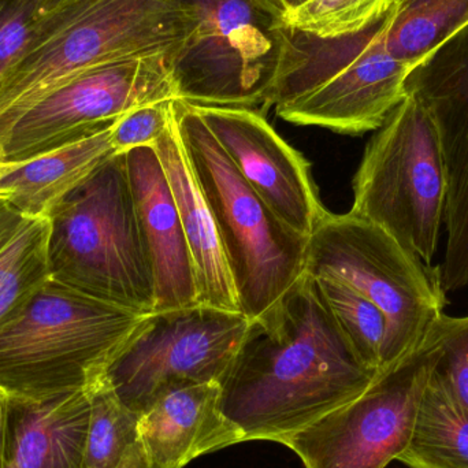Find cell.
Instances as JSON below:
<instances>
[{
    "label": "cell",
    "mask_w": 468,
    "mask_h": 468,
    "mask_svg": "<svg viewBox=\"0 0 468 468\" xmlns=\"http://www.w3.org/2000/svg\"><path fill=\"white\" fill-rule=\"evenodd\" d=\"M377 373L355 354L304 272L278 307L250 322L219 382V407L241 441L285 444L362 395Z\"/></svg>",
    "instance_id": "6da1fadb"
},
{
    "label": "cell",
    "mask_w": 468,
    "mask_h": 468,
    "mask_svg": "<svg viewBox=\"0 0 468 468\" xmlns=\"http://www.w3.org/2000/svg\"><path fill=\"white\" fill-rule=\"evenodd\" d=\"M195 27L194 0H68L35 22L27 49L0 79V137L87 71L133 58L175 57Z\"/></svg>",
    "instance_id": "7a4b0ae2"
},
{
    "label": "cell",
    "mask_w": 468,
    "mask_h": 468,
    "mask_svg": "<svg viewBox=\"0 0 468 468\" xmlns=\"http://www.w3.org/2000/svg\"><path fill=\"white\" fill-rule=\"evenodd\" d=\"M398 3L352 35L319 37L285 27L282 63L270 99L278 117L352 136L381 128L406 98L412 69L387 48Z\"/></svg>",
    "instance_id": "3957f363"
},
{
    "label": "cell",
    "mask_w": 468,
    "mask_h": 468,
    "mask_svg": "<svg viewBox=\"0 0 468 468\" xmlns=\"http://www.w3.org/2000/svg\"><path fill=\"white\" fill-rule=\"evenodd\" d=\"M145 315L49 280L0 327V390L46 400L87 389Z\"/></svg>",
    "instance_id": "277c9868"
},
{
    "label": "cell",
    "mask_w": 468,
    "mask_h": 468,
    "mask_svg": "<svg viewBox=\"0 0 468 468\" xmlns=\"http://www.w3.org/2000/svg\"><path fill=\"white\" fill-rule=\"evenodd\" d=\"M46 218L52 280L140 315L153 313V271L123 154L96 167Z\"/></svg>",
    "instance_id": "5b68a950"
},
{
    "label": "cell",
    "mask_w": 468,
    "mask_h": 468,
    "mask_svg": "<svg viewBox=\"0 0 468 468\" xmlns=\"http://www.w3.org/2000/svg\"><path fill=\"white\" fill-rule=\"evenodd\" d=\"M173 122L210 207L241 313L252 322L281 304L307 266V237L289 229L252 191L192 104L175 99Z\"/></svg>",
    "instance_id": "8992f818"
},
{
    "label": "cell",
    "mask_w": 468,
    "mask_h": 468,
    "mask_svg": "<svg viewBox=\"0 0 468 468\" xmlns=\"http://www.w3.org/2000/svg\"><path fill=\"white\" fill-rule=\"evenodd\" d=\"M305 272L341 281L382 311L388 321L384 368L420 348L447 305L440 267L428 266L351 211H327L316 225Z\"/></svg>",
    "instance_id": "52a82bcc"
},
{
    "label": "cell",
    "mask_w": 468,
    "mask_h": 468,
    "mask_svg": "<svg viewBox=\"0 0 468 468\" xmlns=\"http://www.w3.org/2000/svg\"><path fill=\"white\" fill-rule=\"evenodd\" d=\"M445 210L447 177L436 128L406 95L366 147L354 177L351 213L431 266Z\"/></svg>",
    "instance_id": "ba28073f"
},
{
    "label": "cell",
    "mask_w": 468,
    "mask_h": 468,
    "mask_svg": "<svg viewBox=\"0 0 468 468\" xmlns=\"http://www.w3.org/2000/svg\"><path fill=\"white\" fill-rule=\"evenodd\" d=\"M197 27L172 58L178 101L269 112L285 27L253 0H194Z\"/></svg>",
    "instance_id": "9c48e42d"
},
{
    "label": "cell",
    "mask_w": 468,
    "mask_h": 468,
    "mask_svg": "<svg viewBox=\"0 0 468 468\" xmlns=\"http://www.w3.org/2000/svg\"><path fill=\"white\" fill-rule=\"evenodd\" d=\"M439 346H422L377 373L367 389L285 442L305 468H387L411 436Z\"/></svg>",
    "instance_id": "30bf717a"
},
{
    "label": "cell",
    "mask_w": 468,
    "mask_h": 468,
    "mask_svg": "<svg viewBox=\"0 0 468 468\" xmlns=\"http://www.w3.org/2000/svg\"><path fill=\"white\" fill-rule=\"evenodd\" d=\"M250 321L197 304L151 313L104 371L123 406L142 414L173 382H221L247 335Z\"/></svg>",
    "instance_id": "8fae6325"
},
{
    "label": "cell",
    "mask_w": 468,
    "mask_h": 468,
    "mask_svg": "<svg viewBox=\"0 0 468 468\" xmlns=\"http://www.w3.org/2000/svg\"><path fill=\"white\" fill-rule=\"evenodd\" d=\"M170 55L133 58L87 71L38 101L0 137L7 164H21L114 125L143 104L176 99Z\"/></svg>",
    "instance_id": "7c38bea8"
},
{
    "label": "cell",
    "mask_w": 468,
    "mask_h": 468,
    "mask_svg": "<svg viewBox=\"0 0 468 468\" xmlns=\"http://www.w3.org/2000/svg\"><path fill=\"white\" fill-rule=\"evenodd\" d=\"M407 95L436 128L447 177L445 292L468 286V24L429 52L410 71Z\"/></svg>",
    "instance_id": "4fadbf2b"
},
{
    "label": "cell",
    "mask_w": 468,
    "mask_h": 468,
    "mask_svg": "<svg viewBox=\"0 0 468 468\" xmlns=\"http://www.w3.org/2000/svg\"><path fill=\"white\" fill-rule=\"evenodd\" d=\"M194 107L245 183L289 229L310 239L327 213L314 184L310 162L261 112Z\"/></svg>",
    "instance_id": "5bb4252c"
},
{
    "label": "cell",
    "mask_w": 468,
    "mask_h": 468,
    "mask_svg": "<svg viewBox=\"0 0 468 468\" xmlns=\"http://www.w3.org/2000/svg\"><path fill=\"white\" fill-rule=\"evenodd\" d=\"M140 233L150 261L153 313L200 304L197 271L172 186L154 147L123 154Z\"/></svg>",
    "instance_id": "9a60e30c"
},
{
    "label": "cell",
    "mask_w": 468,
    "mask_h": 468,
    "mask_svg": "<svg viewBox=\"0 0 468 468\" xmlns=\"http://www.w3.org/2000/svg\"><path fill=\"white\" fill-rule=\"evenodd\" d=\"M219 399L218 382H173L159 390L139 422L148 459L162 468H183L199 456L242 442L222 414Z\"/></svg>",
    "instance_id": "2e32d148"
},
{
    "label": "cell",
    "mask_w": 468,
    "mask_h": 468,
    "mask_svg": "<svg viewBox=\"0 0 468 468\" xmlns=\"http://www.w3.org/2000/svg\"><path fill=\"white\" fill-rule=\"evenodd\" d=\"M90 388L46 400L7 396L0 468H85Z\"/></svg>",
    "instance_id": "e0dca14e"
},
{
    "label": "cell",
    "mask_w": 468,
    "mask_h": 468,
    "mask_svg": "<svg viewBox=\"0 0 468 468\" xmlns=\"http://www.w3.org/2000/svg\"><path fill=\"white\" fill-rule=\"evenodd\" d=\"M153 147L175 195L197 271L200 304L241 313L216 221L197 186L175 122Z\"/></svg>",
    "instance_id": "ac0fdd59"
},
{
    "label": "cell",
    "mask_w": 468,
    "mask_h": 468,
    "mask_svg": "<svg viewBox=\"0 0 468 468\" xmlns=\"http://www.w3.org/2000/svg\"><path fill=\"white\" fill-rule=\"evenodd\" d=\"M112 126L79 137L29 161L8 164L0 177V199L27 218H46L74 186L114 155Z\"/></svg>",
    "instance_id": "d6986e66"
},
{
    "label": "cell",
    "mask_w": 468,
    "mask_h": 468,
    "mask_svg": "<svg viewBox=\"0 0 468 468\" xmlns=\"http://www.w3.org/2000/svg\"><path fill=\"white\" fill-rule=\"evenodd\" d=\"M398 462L409 468H468V410L434 368L418 407L409 444Z\"/></svg>",
    "instance_id": "ffe728a7"
},
{
    "label": "cell",
    "mask_w": 468,
    "mask_h": 468,
    "mask_svg": "<svg viewBox=\"0 0 468 468\" xmlns=\"http://www.w3.org/2000/svg\"><path fill=\"white\" fill-rule=\"evenodd\" d=\"M467 24L468 0H399L388 27L387 48L414 68Z\"/></svg>",
    "instance_id": "44dd1931"
},
{
    "label": "cell",
    "mask_w": 468,
    "mask_h": 468,
    "mask_svg": "<svg viewBox=\"0 0 468 468\" xmlns=\"http://www.w3.org/2000/svg\"><path fill=\"white\" fill-rule=\"evenodd\" d=\"M48 233V219H29L0 252V327L51 280Z\"/></svg>",
    "instance_id": "7402d4cb"
},
{
    "label": "cell",
    "mask_w": 468,
    "mask_h": 468,
    "mask_svg": "<svg viewBox=\"0 0 468 468\" xmlns=\"http://www.w3.org/2000/svg\"><path fill=\"white\" fill-rule=\"evenodd\" d=\"M314 278L355 354L371 370L381 371L388 343V321L382 311L341 281L330 277Z\"/></svg>",
    "instance_id": "603a6c76"
},
{
    "label": "cell",
    "mask_w": 468,
    "mask_h": 468,
    "mask_svg": "<svg viewBox=\"0 0 468 468\" xmlns=\"http://www.w3.org/2000/svg\"><path fill=\"white\" fill-rule=\"evenodd\" d=\"M90 417L85 468H117L140 440L142 414L121 403L103 377L90 387Z\"/></svg>",
    "instance_id": "cb8c5ba5"
},
{
    "label": "cell",
    "mask_w": 468,
    "mask_h": 468,
    "mask_svg": "<svg viewBox=\"0 0 468 468\" xmlns=\"http://www.w3.org/2000/svg\"><path fill=\"white\" fill-rule=\"evenodd\" d=\"M399 0H308L283 27L319 37L352 35L387 14Z\"/></svg>",
    "instance_id": "d4e9b609"
},
{
    "label": "cell",
    "mask_w": 468,
    "mask_h": 468,
    "mask_svg": "<svg viewBox=\"0 0 468 468\" xmlns=\"http://www.w3.org/2000/svg\"><path fill=\"white\" fill-rule=\"evenodd\" d=\"M431 333L439 346L434 373L468 410V316L442 314Z\"/></svg>",
    "instance_id": "484cf974"
},
{
    "label": "cell",
    "mask_w": 468,
    "mask_h": 468,
    "mask_svg": "<svg viewBox=\"0 0 468 468\" xmlns=\"http://www.w3.org/2000/svg\"><path fill=\"white\" fill-rule=\"evenodd\" d=\"M173 101L175 99L143 104L122 115L112 131L115 154H125L133 148L153 147L172 125Z\"/></svg>",
    "instance_id": "4316f807"
},
{
    "label": "cell",
    "mask_w": 468,
    "mask_h": 468,
    "mask_svg": "<svg viewBox=\"0 0 468 468\" xmlns=\"http://www.w3.org/2000/svg\"><path fill=\"white\" fill-rule=\"evenodd\" d=\"M41 0H0V79L27 49Z\"/></svg>",
    "instance_id": "83f0119b"
},
{
    "label": "cell",
    "mask_w": 468,
    "mask_h": 468,
    "mask_svg": "<svg viewBox=\"0 0 468 468\" xmlns=\"http://www.w3.org/2000/svg\"><path fill=\"white\" fill-rule=\"evenodd\" d=\"M29 218L22 216L7 202L0 199V252L10 244L11 239L27 225Z\"/></svg>",
    "instance_id": "f1b7e54d"
},
{
    "label": "cell",
    "mask_w": 468,
    "mask_h": 468,
    "mask_svg": "<svg viewBox=\"0 0 468 468\" xmlns=\"http://www.w3.org/2000/svg\"><path fill=\"white\" fill-rule=\"evenodd\" d=\"M307 2L308 0H253V3L282 27L286 18Z\"/></svg>",
    "instance_id": "f546056e"
},
{
    "label": "cell",
    "mask_w": 468,
    "mask_h": 468,
    "mask_svg": "<svg viewBox=\"0 0 468 468\" xmlns=\"http://www.w3.org/2000/svg\"><path fill=\"white\" fill-rule=\"evenodd\" d=\"M117 468H162L154 464L153 462L148 459L147 453H145L144 448H143L142 442H136L131 450L126 453L125 458L121 462L120 466Z\"/></svg>",
    "instance_id": "4dcf8cb0"
},
{
    "label": "cell",
    "mask_w": 468,
    "mask_h": 468,
    "mask_svg": "<svg viewBox=\"0 0 468 468\" xmlns=\"http://www.w3.org/2000/svg\"><path fill=\"white\" fill-rule=\"evenodd\" d=\"M5 414H7V395L0 390V464H2L3 445H5Z\"/></svg>",
    "instance_id": "1f68e13d"
},
{
    "label": "cell",
    "mask_w": 468,
    "mask_h": 468,
    "mask_svg": "<svg viewBox=\"0 0 468 468\" xmlns=\"http://www.w3.org/2000/svg\"><path fill=\"white\" fill-rule=\"evenodd\" d=\"M65 2H68V0H41L40 8H38L37 18H36V21H37L38 18H41V16L51 13V11H54L55 8L59 7V5H62Z\"/></svg>",
    "instance_id": "d6a6232c"
},
{
    "label": "cell",
    "mask_w": 468,
    "mask_h": 468,
    "mask_svg": "<svg viewBox=\"0 0 468 468\" xmlns=\"http://www.w3.org/2000/svg\"><path fill=\"white\" fill-rule=\"evenodd\" d=\"M7 162H5V153H3L2 145H0V177H2L3 173L7 169Z\"/></svg>",
    "instance_id": "836d02e7"
}]
</instances>
